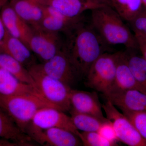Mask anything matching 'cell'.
<instances>
[{
  "label": "cell",
  "instance_id": "cell-13",
  "mask_svg": "<svg viewBox=\"0 0 146 146\" xmlns=\"http://www.w3.org/2000/svg\"><path fill=\"white\" fill-rule=\"evenodd\" d=\"M106 99L120 110L131 111H146V94L136 89L109 92Z\"/></svg>",
  "mask_w": 146,
  "mask_h": 146
},
{
  "label": "cell",
  "instance_id": "cell-9",
  "mask_svg": "<svg viewBox=\"0 0 146 146\" xmlns=\"http://www.w3.org/2000/svg\"><path fill=\"white\" fill-rule=\"evenodd\" d=\"M25 132L32 140L45 146H78L82 145L80 138L70 131L60 128L41 129L31 123Z\"/></svg>",
  "mask_w": 146,
  "mask_h": 146
},
{
  "label": "cell",
  "instance_id": "cell-2",
  "mask_svg": "<svg viewBox=\"0 0 146 146\" xmlns=\"http://www.w3.org/2000/svg\"><path fill=\"white\" fill-rule=\"evenodd\" d=\"M91 12V26L105 44L123 45L129 50H138L134 34L110 6H102Z\"/></svg>",
  "mask_w": 146,
  "mask_h": 146
},
{
  "label": "cell",
  "instance_id": "cell-12",
  "mask_svg": "<svg viewBox=\"0 0 146 146\" xmlns=\"http://www.w3.org/2000/svg\"><path fill=\"white\" fill-rule=\"evenodd\" d=\"M43 5L44 16L38 26L47 30L63 33L68 36L83 21L81 16L76 18H68L49 6Z\"/></svg>",
  "mask_w": 146,
  "mask_h": 146
},
{
  "label": "cell",
  "instance_id": "cell-28",
  "mask_svg": "<svg viewBox=\"0 0 146 146\" xmlns=\"http://www.w3.org/2000/svg\"><path fill=\"white\" fill-rule=\"evenodd\" d=\"M97 132L105 139L112 143L117 144V141H119L113 124L108 119L103 123Z\"/></svg>",
  "mask_w": 146,
  "mask_h": 146
},
{
  "label": "cell",
  "instance_id": "cell-3",
  "mask_svg": "<svg viewBox=\"0 0 146 146\" xmlns=\"http://www.w3.org/2000/svg\"><path fill=\"white\" fill-rule=\"evenodd\" d=\"M46 107L57 109L42 97L33 94L11 96L0 95V108L25 132L36 112Z\"/></svg>",
  "mask_w": 146,
  "mask_h": 146
},
{
  "label": "cell",
  "instance_id": "cell-29",
  "mask_svg": "<svg viewBox=\"0 0 146 146\" xmlns=\"http://www.w3.org/2000/svg\"><path fill=\"white\" fill-rule=\"evenodd\" d=\"M135 36L138 44V50H140L142 56L146 60V38L139 36Z\"/></svg>",
  "mask_w": 146,
  "mask_h": 146
},
{
  "label": "cell",
  "instance_id": "cell-34",
  "mask_svg": "<svg viewBox=\"0 0 146 146\" xmlns=\"http://www.w3.org/2000/svg\"><path fill=\"white\" fill-rule=\"evenodd\" d=\"M142 2H143V4L144 6V7L146 9V0H142Z\"/></svg>",
  "mask_w": 146,
  "mask_h": 146
},
{
  "label": "cell",
  "instance_id": "cell-19",
  "mask_svg": "<svg viewBox=\"0 0 146 146\" xmlns=\"http://www.w3.org/2000/svg\"><path fill=\"white\" fill-rule=\"evenodd\" d=\"M23 94H33L42 97L36 87L22 82L10 73L0 68V95L11 96Z\"/></svg>",
  "mask_w": 146,
  "mask_h": 146
},
{
  "label": "cell",
  "instance_id": "cell-18",
  "mask_svg": "<svg viewBox=\"0 0 146 146\" xmlns=\"http://www.w3.org/2000/svg\"><path fill=\"white\" fill-rule=\"evenodd\" d=\"M9 3L31 26H39L44 16V5L39 0H9Z\"/></svg>",
  "mask_w": 146,
  "mask_h": 146
},
{
  "label": "cell",
  "instance_id": "cell-35",
  "mask_svg": "<svg viewBox=\"0 0 146 146\" xmlns=\"http://www.w3.org/2000/svg\"><path fill=\"white\" fill-rule=\"evenodd\" d=\"M104 1L108 5H109V4H108V0H104Z\"/></svg>",
  "mask_w": 146,
  "mask_h": 146
},
{
  "label": "cell",
  "instance_id": "cell-6",
  "mask_svg": "<svg viewBox=\"0 0 146 146\" xmlns=\"http://www.w3.org/2000/svg\"><path fill=\"white\" fill-rule=\"evenodd\" d=\"M32 34L29 47L43 62L49 60L65 47L58 33L47 30L39 26L32 27Z\"/></svg>",
  "mask_w": 146,
  "mask_h": 146
},
{
  "label": "cell",
  "instance_id": "cell-11",
  "mask_svg": "<svg viewBox=\"0 0 146 146\" xmlns=\"http://www.w3.org/2000/svg\"><path fill=\"white\" fill-rule=\"evenodd\" d=\"M72 111L92 115L103 121L108 120L103 113L102 105L96 92L71 89L70 95Z\"/></svg>",
  "mask_w": 146,
  "mask_h": 146
},
{
  "label": "cell",
  "instance_id": "cell-33",
  "mask_svg": "<svg viewBox=\"0 0 146 146\" xmlns=\"http://www.w3.org/2000/svg\"><path fill=\"white\" fill-rule=\"evenodd\" d=\"M89 1L98 3L101 4L107 5V4L104 0H89Z\"/></svg>",
  "mask_w": 146,
  "mask_h": 146
},
{
  "label": "cell",
  "instance_id": "cell-7",
  "mask_svg": "<svg viewBox=\"0 0 146 146\" xmlns=\"http://www.w3.org/2000/svg\"><path fill=\"white\" fill-rule=\"evenodd\" d=\"M106 118L112 123L118 140L129 146H146V141L142 138L133 124L121 113L109 100L102 104Z\"/></svg>",
  "mask_w": 146,
  "mask_h": 146
},
{
  "label": "cell",
  "instance_id": "cell-5",
  "mask_svg": "<svg viewBox=\"0 0 146 146\" xmlns=\"http://www.w3.org/2000/svg\"><path fill=\"white\" fill-rule=\"evenodd\" d=\"M119 53H104L93 63L86 77L87 86L103 94L109 91L115 80Z\"/></svg>",
  "mask_w": 146,
  "mask_h": 146
},
{
  "label": "cell",
  "instance_id": "cell-16",
  "mask_svg": "<svg viewBox=\"0 0 146 146\" xmlns=\"http://www.w3.org/2000/svg\"><path fill=\"white\" fill-rule=\"evenodd\" d=\"M43 4L54 9L63 16L70 18L81 17L84 11L106 5L89 0H39Z\"/></svg>",
  "mask_w": 146,
  "mask_h": 146
},
{
  "label": "cell",
  "instance_id": "cell-17",
  "mask_svg": "<svg viewBox=\"0 0 146 146\" xmlns=\"http://www.w3.org/2000/svg\"><path fill=\"white\" fill-rule=\"evenodd\" d=\"M132 89H136L146 94L145 90L136 81L130 70L128 65L126 53L120 52L114 82L109 91L106 94Z\"/></svg>",
  "mask_w": 146,
  "mask_h": 146
},
{
  "label": "cell",
  "instance_id": "cell-14",
  "mask_svg": "<svg viewBox=\"0 0 146 146\" xmlns=\"http://www.w3.org/2000/svg\"><path fill=\"white\" fill-rule=\"evenodd\" d=\"M0 17L7 31L11 36L23 41L29 47L32 34V27L19 17L9 3H7L1 9Z\"/></svg>",
  "mask_w": 146,
  "mask_h": 146
},
{
  "label": "cell",
  "instance_id": "cell-4",
  "mask_svg": "<svg viewBox=\"0 0 146 146\" xmlns=\"http://www.w3.org/2000/svg\"><path fill=\"white\" fill-rule=\"evenodd\" d=\"M28 70L42 98L61 111H70V86L45 74L33 66Z\"/></svg>",
  "mask_w": 146,
  "mask_h": 146
},
{
  "label": "cell",
  "instance_id": "cell-8",
  "mask_svg": "<svg viewBox=\"0 0 146 146\" xmlns=\"http://www.w3.org/2000/svg\"><path fill=\"white\" fill-rule=\"evenodd\" d=\"M37 70L70 86L79 78L65 47L49 60L33 65Z\"/></svg>",
  "mask_w": 146,
  "mask_h": 146
},
{
  "label": "cell",
  "instance_id": "cell-22",
  "mask_svg": "<svg viewBox=\"0 0 146 146\" xmlns=\"http://www.w3.org/2000/svg\"><path fill=\"white\" fill-rule=\"evenodd\" d=\"M108 4L128 23L145 8L142 0H108Z\"/></svg>",
  "mask_w": 146,
  "mask_h": 146
},
{
  "label": "cell",
  "instance_id": "cell-23",
  "mask_svg": "<svg viewBox=\"0 0 146 146\" xmlns=\"http://www.w3.org/2000/svg\"><path fill=\"white\" fill-rule=\"evenodd\" d=\"M71 117L74 125L82 132L98 131L102 125L106 121H103L92 115L70 111ZM108 121V120H107Z\"/></svg>",
  "mask_w": 146,
  "mask_h": 146
},
{
  "label": "cell",
  "instance_id": "cell-31",
  "mask_svg": "<svg viewBox=\"0 0 146 146\" xmlns=\"http://www.w3.org/2000/svg\"><path fill=\"white\" fill-rule=\"evenodd\" d=\"M20 146V145L15 142L0 138V146Z\"/></svg>",
  "mask_w": 146,
  "mask_h": 146
},
{
  "label": "cell",
  "instance_id": "cell-27",
  "mask_svg": "<svg viewBox=\"0 0 146 146\" xmlns=\"http://www.w3.org/2000/svg\"><path fill=\"white\" fill-rule=\"evenodd\" d=\"M135 36L146 38V9L144 8L141 13L132 21L129 22Z\"/></svg>",
  "mask_w": 146,
  "mask_h": 146
},
{
  "label": "cell",
  "instance_id": "cell-21",
  "mask_svg": "<svg viewBox=\"0 0 146 146\" xmlns=\"http://www.w3.org/2000/svg\"><path fill=\"white\" fill-rule=\"evenodd\" d=\"M0 68L10 73L22 82L31 84L36 87L29 70L8 54L0 52Z\"/></svg>",
  "mask_w": 146,
  "mask_h": 146
},
{
  "label": "cell",
  "instance_id": "cell-30",
  "mask_svg": "<svg viewBox=\"0 0 146 146\" xmlns=\"http://www.w3.org/2000/svg\"><path fill=\"white\" fill-rule=\"evenodd\" d=\"M7 31L1 18L0 17V43L3 40L6 34Z\"/></svg>",
  "mask_w": 146,
  "mask_h": 146
},
{
  "label": "cell",
  "instance_id": "cell-32",
  "mask_svg": "<svg viewBox=\"0 0 146 146\" xmlns=\"http://www.w3.org/2000/svg\"><path fill=\"white\" fill-rule=\"evenodd\" d=\"M8 1H9V0H0V8H2L4 6L8 3Z\"/></svg>",
  "mask_w": 146,
  "mask_h": 146
},
{
  "label": "cell",
  "instance_id": "cell-20",
  "mask_svg": "<svg viewBox=\"0 0 146 146\" xmlns=\"http://www.w3.org/2000/svg\"><path fill=\"white\" fill-rule=\"evenodd\" d=\"M0 138L19 144L21 146H33L32 140L21 130L11 118L0 108Z\"/></svg>",
  "mask_w": 146,
  "mask_h": 146
},
{
  "label": "cell",
  "instance_id": "cell-1",
  "mask_svg": "<svg viewBox=\"0 0 146 146\" xmlns=\"http://www.w3.org/2000/svg\"><path fill=\"white\" fill-rule=\"evenodd\" d=\"M65 48L79 78H86L91 65L103 54L104 44L91 26L83 21L67 36Z\"/></svg>",
  "mask_w": 146,
  "mask_h": 146
},
{
  "label": "cell",
  "instance_id": "cell-26",
  "mask_svg": "<svg viewBox=\"0 0 146 146\" xmlns=\"http://www.w3.org/2000/svg\"><path fill=\"white\" fill-rule=\"evenodd\" d=\"M78 136L82 145L85 146H113L117 144L105 139L97 131L80 132Z\"/></svg>",
  "mask_w": 146,
  "mask_h": 146
},
{
  "label": "cell",
  "instance_id": "cell-24",
  "mask_svg": "<svg viewBox=\"0 0 146 146\" xmlns=\"http://www.w3.org/2000/svg\"><path fill=\"white\" fill-rule=\"evenodd\" d=\"M126 53L129 67L136 81L146 92V60L143 56Z\"/></svg>",
  "mask_w": 146,
  "mask_h": 146
},
{
  "label": "cell",
  "instance_id": "cell-10",
  "mask_svg": "<svg viewBox=\"0 0 146 146\" xmlns=\"http://www.w3.org/2000/svg\"><path fill=\"white\" fill-rule=\"evenodd\" d=\"M30 123L41 129L60 128L70 131L78 136L80 133L74 125L71 117L54 108L46 107L40 110L35 115Z\"/></svg>",
  "mask_w": 146,
  "mask_h": 146
},
{
  "label": "cell",
  "instance_id": "cell-25",
  "mask_svg": "<svg viewBox=\"0 0 146 146\" xmlns=\"http://www.w3.org/2000/svg\"><path fill=\"white\" fill-rule=\"evenodd\" d=\"M121 110L130 120L142 138L146 141V111H131L123 109Z\"/></svg>",
  "mask_w": 146,
  "mask_h": 146
},
{
  "label": "cell",
  "instance_id": "cell-15",
  "mask_svg": "<svg viewBox=\"0 0 146 146\" xmlns=\"http://www.w3.org/2000/svg\"><path fill=\"white\" fill-rule=\"evenodd\" d=\"M0 52L10 56L28 70L36 64L34 55L29 48L23 41L11 36L7 31L3 40L0 43Z\"/></svg>",
  "mask_w": 146,
  "mask_h": 146
}]
</instances>
